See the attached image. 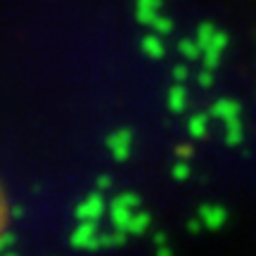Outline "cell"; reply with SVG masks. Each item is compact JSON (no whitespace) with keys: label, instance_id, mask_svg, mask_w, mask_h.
Listing matches in <instances>:
<instances>
[{"label":"cell","instance_id":"1","mask_svg":"<svg viewBox=\"0 0 256 256\" xmlns=\"http://www.w3.org/2000/svg\"><path fill=\"white\" fill-rule=\"evenodd\" d=\"M8 220H10V211H8V200H5V192L0 188V244L8 238Z\"/></svg>","mask_w":256,"mask_h":256}]
</instances>
